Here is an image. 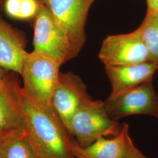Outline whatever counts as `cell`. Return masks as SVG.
I'll list each match as a JSON object with an SVG mask.
<instances>
[{"label":"cell","instance_id":"1","mask_svg":"<svg viewBox=\"0 0 158 158\" xmlns=\"http://www.w3.org/2000/svg\"><path fill=\"white\" fill-rule=\"evenodd\" d=\"M13 89L25 134L37 158H76L74 140L53 107L35 102L15 80Z\"/></svg>","mask_w":158,"mask_h":158},{"label":"cell","instance_id":"5","mask_svg":"<svg viewBox=\"0 0 158 158\" xmlns=\"http://www.w3.org/2000/svg\"><path fill=\"white\" fill-rule=\"evenodd\" d=\"M68 35L78 55L86 41L85 24L95 0H39Z\"/></svg>","mask_w":158,"mask_h":158},{"label":"cell","instance_id":"13","mask_svg":"<svg viewBox=\"0 0 158 158\" xmlns=\"http://www.w3.org/2000/svg\"><path fill=\"white\" fill-rule=\"evenodd\" d=\"M0 158H37L25 132L4 136L0 143Z\"/></svg>","mask_w":158,"mask_h":158},{"label":"cell","instance_id":"18","mask_svg":"<svg viewBox=\"0 0 158 158\" xmlns=\"http://www.w3.org/2000/svg\"><path fill=\"white\" fill-rule=\"evenodd\" d=\"M132 158H148L136 148L132 152Z\"/></svg>","mask_w":158,"mask_h":158},{"label":"cell","instance_id":"12","mask_svg":"<svg viewBox=\"0 0 158 158\" xmlns=\"http://www.w3.org/2000/svg\"><path fill=\"white\" fill-rule=\"evenodd\" d=\"M14 80L10 79L6 91L0 95V134L4 137L25 132L23 119L14 92Z\"/></svg>","mask_w":158,"mask_h":158},{"label":"cell","instance_id":"4","mask_svg":"<svg viewBox=\"0 0 158 158\" xmlns=\"http://www.w3.org/2000/svg\"><path fill=\"white\" fill-rule=\"evenodd\" d=\"M33 45L34 52L50 57L61 66L77 56L68 35L42 3L35 18Z\"/></svg>","mask_w":158,"mask_h":158},{"label":"cell","instance_id":"10","mask_svg":"<svg viewBox=\"0 0 158 158\" xmlns=\"http://www.w3.org/2000/svg\"><path fill=\"white\" fill-rule=\"evenodd\" d=\"M130 138L129 125L125 123L118 135L112 139L100 138L85 148L74 140L73 152L76 158H125Z\"/></svg>","mask_w":158,"mask_h":158},{"label":"cell","instance_id":"11","mask_svg":"<svg viewBox=\"0 0 158 158\" xmlns=\"http://www.w3.org/2000/svg\"><path fill=\"white\" fill-rule=\"evenodd\" d=\"M25 47L23 37L0 18V68L21 74Z\"/></svg>","mask_w":158,"mask_h":158},{"label":"cell","instance_id":"9","mask_svg":"<svg viewBox=\"0 0 158 158\" xmlns=\"http://www.w3.org/2000/svg\"><path fill=\"white\" fill-rule=\"evenodd\" d=\"M111 86L109 97L114 98L143 83L152 81L158 65L151 61L135 64L104 66Z\"/></svg>","mask_w":158,"mask_h":158},{"label":"cell","instance_id":"16","mask_svg":"<svg viewBox=\"0 0 158 158\" xmlns=\"http://www.w3.org/2000/svg\"><path fill=\"white\" fill-rule=\"evenodd\" d=\"M3 69L0 68V95L6 91L10 79L6 76Z\"/></svg>","mask_w":158,"mask_h":158},{"label":"cell","instance_id":"3","mask_svg":"<svg viewBox=\"0 0 158 158\" xmlns=\"http://www.w3.org/2000/svg\"><path fill=\"white\" fill-rule=\"evenodd\" d=\"M122 127L108 116L104 102L92 99L74 114L69 131L79 146L85 148L100 138L118 135Z\"/></svg>","mask_w":158,"mask_h":158},{"label":"cell","instance_id":"19","mask_svg":"<svg viewBox=\"0 0 158 158\" xmlns=\"http://www.w3.org/2000/svg\"><path fill=\"white\" fill-rule=\"evenodd\" d=\"M3 138H4V136L2 135H1V134H0V143H1V142L2 141V140Z\"/></svg>","mask_w":158,"mask_h":158},{"label":"cell","instance_id":"7","mask_svg":"<svg viewBox=\"0 0 158 158\" xmlns=\"http://www.w3.org/2000/svg\"><path fill=\"white\" fill-rule=\"evenodd\" d=\"M98 58L104 66L135 64L149 61L139 29L128 34L107 36L103 40Z\"/></svg>","mask_w":158,"mask_h":158},{"label":"cell","instance_id":"17","mask_svg":"<svg viewBox=\"0 0 158 158\" xmlns=\"http://www.w3.org/2000/svg\"><path fill=\"white\" fill-rule=\"evenodd\" d=\"M147 11L158 12V0H146Z\"/></svg>","mask_w":158,"mask_h":158},{"label":"cell","instance_id":"14","mask_svg":"<svg viewBox=\"0 0 158 158\" xmlns=\"http://www.w3.org/2000/svg\"><path fill=\"white\" fill-rule=\"evenodd\" d=\"M138 29L147 47L149 61L158 65V12L147 11Z\"/></svg>","mask_w":158,"mask_h":158},{"label":"cell","instance_id":"2","mask_svg":"<svg viewBox=\"0 0 158 158\" xmlns=\"http://www.w3.org/2000/svg\"><path fill=\"white\" fill-rule=\"evenodd\" d=\"M61 66L55 60L38 53H27L21 75L23 90L35 102L49 107Z\"/></svg>","mask_w":158,"mask_h":158},{"label":"cell","instance_id":"6","mask_svg":"<svg viewBox=\"0 0 158 158\" xmlns=\"http://www.w3.org/2000/svg\"><path fill=\"white\" fill-rule=\"evenodd\" d=\"M108 116L115 121L134 115H147L158 119V94L152 81L135 87L104 102Z\"/></svg>","mask_w":158,"mask_h":158},{"label":"cell","instance_id":"15","mask_svg":"<svg viewBox=\"0 0 158 158\" xmlns=\"http://www.w3.org/2000/svg\"><path fill=\"white\" fill-rule=\"evenodd\" d=\"M40 5L39 0H20L19 20H28L35 18Z\"/></svg>","mask_w":158,"mask_h":158},{"label":"cell","instance_id":"8","mask_svg":"<svg viewBox=\"0 0 158 158\" xmlns=\"http://www.w3.org/2000/svg\"><path fill=\"white\" fill-rule=\"evenodd\" d=\"M92 99L87 85L79 76L71 72L60 73L53 93L52 104L68 131L74 114Z\"/></svg>","mask_w":158,"mask_h":158}]
</instances>
